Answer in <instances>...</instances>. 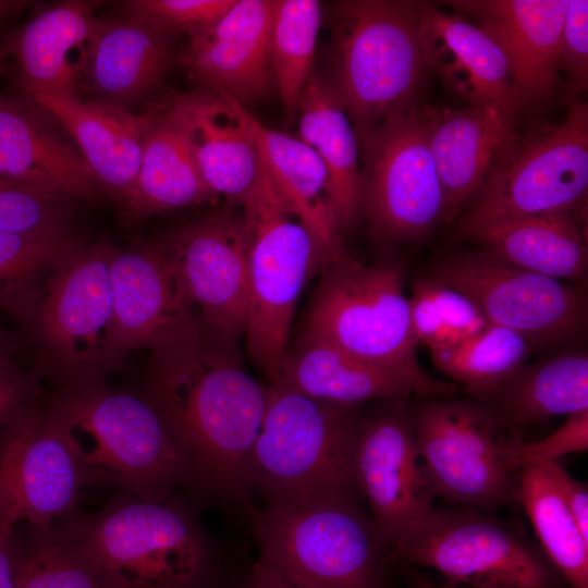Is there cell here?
Wrapping results in <instances>:
<instances>
[{
  "mask_svg": "<svg viewBox=\"0 0 588 588\" xmlns=\"http://www.w3.org/2000/svg\"><path fill=\"white\" fill-rule=\"evenodd\" d=\"M238 338L200 318L151 352L142 394L155 408L204 497L247 500L249 458L266 408V384L244 369Z\"/></svg>",
  "mask_w": 588,
  "mask_h": 588,
  "instance_id": "1",
  "label": "cell"
},
{
  "mask_svg": "<svg viewBox=\"0 0 588 588\" xmlns=\"http://www.w3.org/2000/svg\"><path fill=\"white\" fill-rule=\"evenodd\" d=\"M117 247L76 243L8 313L30 346L34 370L60 388L105 382L123 365L111 346L110 265Z\"/></svg>",
  "mask_w": 588,
  "mask_h": 588,
  "instance_id": "2",
  "label": "cell"
},
{
  "mask_svg": "<svg viewBox=\"0 0 588 588\" xmlns=\"http://www.w3.org/2000/svg\"><path fill=\"white\" fill-rule=\"evenodd\" d=\"M52 527L111 588H199L212 560L196 516L172 498L154 503L119 492Z\"/></svg>",
  "mask_w": 588,
  "mask_h": 588,
  "instance_id": "3",
  "label": "cell"
},
{
  "mask_svg": "<svg viewBox=\"0 0 588 588\" xmlns=\"http://www.w3.org/2000/svg\"><path fill=\"white\" fill-rule=\"evenodd\" d=\"M47 402L69 429L85 486L115 488L154 503L188 487L186 465L143 395L95 382L60 388Z\"/></svg>",
  "mask_w": 588,
  "mask_h": 588,
  "instance_id": "4",
  "label": "cell"
},
{
  "mask_svg": "<svg viewBox=\"0 0 588 588\" xmlns=\"http://www.w3.org/2000/svg\"><path fill=\"white\" fill-rule=\"evenodd\" d=\"M319 271L302 338L394 371L416 385L422 397L455 392V383L436 380L419 363L400 261L365 265L345 253Z\"/></svg>",
  "mask_w": 588,
  "mask_h": 588,
  "instance_id": "5",
  "label": "cell"
},
{
  "mask_svg": "<svg viewBox=\"0 0 588 588\" xmlns=\"http://www.w3.org/2000/svg\"><path fill=\"white\" fill-rule=\"evenodd\" d=\"M266 408L249 458V487L268 502L356 500L354 456L363 416L266 384Z\"/></svg>",
  "mask_w": 588,
  "mask_h": 588,
  "instance_id": "6",
  "label": "cell"
},
{
  "mask_svg": "<svg viewBox=\"0 0 588 588\" xmlns=\"http://www.w3.org/2000/svg\"><path fill=\"white\" fill-rule=\"evenodd\" d=\"M238 201L248 258L246 347L253 363L271 382L290 353L297 299L322 261L313 235L264 162L257 181Z\"/></svg>",
  "mask_w": 588,
  "mask_h": 588,
  "instance_id": "7",
  "label": "cell"
},
{
  "mask_svg": "<svg viewBox=\"0 0 588 588\" xmlns=\"http://www.w3.org/2000/svg\"><path fill=\"white\" fill-rule=\"evenodd\" d=\"M333 13V74L328 79L354 130L371 127L414 102L424 78L419 1H339Z\"/></svg>",
  "mask_w": 588,
  "mask_h": 588,
  "instance_id": "8",
  "label": "cell"
},
{
  "mask_svg": "<svg viewBox=\"0 0 588 588\" xmlns=\"http://www.w3.org/2000/svg\"><path fill=\"white\" fill-rule=\"evenodd\" d=\"M259 562L291 588H377L372 523L352 499L244 501Z\"/></svg>",
  "mask_w": 588,
  "mask_h": 588,
  "instance_id": "9",
  "label": "cell"
},
{
  "mask_svg": "<svg viewBox=\"0 0 588 588\" xmlns=\"http://www.w3.org/2000/svg\"><path fill=\"white\" fill-rule=\"evenodd\" d=\"M588 191V107L572 96L563 121L516 140L460 215L454 241L479 229L554 211L575 212Z\"/></svg>",
  "mask_w": 588,
  "mask_h": 588,
  "instance_id": "10",
  "label": "cell"
},
{
  "mask_svg": "<svg viewBox=\"0 0 588 588\" xmlns=\"http://www.w3.org/2000/svg\"><path fill=\"white\" fill-rule=\"evenodd\" d=\"M355 134L362 157L364 216L372 234L388 245L422 240L444 217L425 106L414 101Z\"/></svg>",
  "mask_w": 588,
  "mask_h": 588,
  "instance_id": "11",
  "label": "cell"
},
{
  "mask_svg": "<svg viewBox=\"0 0 588 588\" xmlns=\"http://www.w3.org/2000/svg\"><path fill=\"white\" fill-rule=\"evenodd\" d=\"M428 277L465 294L489 324L517 332L535 348L574 343L587 327L584 286L523 269L482 248L437 259Z\"/></svg>",
  "mask_w": 588,
  "mask_h": 588,
  "instance_id": "12",
  "label": "cell"
},
{
  "mask_svg": "<svg viewBox=\"0 0 588 588\" xmlns=\"http://www.w3.org/2000/svg\"><path fill=\"white\" fill-rule=\"evenodd\" d=\"M411 408L422 466L437 495L493 513L519 503L518 479L501 452V422L483 402L431 400Z\"/></svg>",
  "mask_w": 588,
  "mask_h": 588,
  "instance_id": "13",
  "label": "cell"
},
{
  "mask_svg": "<svg viewBox=\"0 0 588 588\" xmlns=\"http://www.w3.org/2000/svg\"><path fill=\"white\" fill-rule=\"evenodd\" d=\"M387 561L431 567L471 588H556L541 553L505 524L468 506L433 507Z\"/></svg>",
  "mask_w": 588,
  "mask_h": 588,
  "instance_id": "14",
  "label": "cell"
},
{
  "mask_svg": "<svg viewBox=\"0 0 588 588\" xmlns=\"http://www.w3.org/2000/svg\"><path fill=\"white\" fill-rule=\"evenodd\" d=\"M406 399H385L362 418L354 456L356 486L370 506L376 540L389 551L422 524L437 497Z\"/></svg>",
  "mask_w": 588,
  "mask_h": 588,
  "instance_id": "15",
  "label": "cell"
},
{
  "mask_svg": "<svg viewBox=\"0 0 588 588\" xmlns=\"http://www.w3.org/2000/svg\"><path fill=\"white\" fill-rule=\"evenodd\" d=\"M85 479L68 427L41 399L0 429V491L17 523L50 527L75 511Z\"/></svg>",
  "mask_w": 588,
  "mask_h": 588,
  "instance_id": "16",
  "label": "cell"
},
{
  "mask_svg": "<svg viewBox=\"0 0 588 588\" xmlns=\"http://www.w3.org/2000/svg\"><path fill=\"white\" fill-rule=\"evenodd\" d=\"M199 318L240 336L249 313L247 243L242 218L216 212L161 241Z\"/></svg>",
  "mask_w": 588,
  "mask_h": 588,
  "instance_id": "17",
  "label": "cell"
},
{
  "mask_svg": "<svg viewBox=\"0 0 588 588\" xmlns=\"http://www.w3.org/2000/svg\"><path fill=\"white\" fill-rule=\"evenodd\" d=\"M113 301L111 346L124 360L135 350L155 352L198 322L161 242L114 253L110 265Z\"/></svg>",
  "mask_w": 588,
  "mask_h": 588,
  "instance_id": "18",
  "label": "cell"
},
{
  "mask_svg": "<svg viewBox=\"0 0 588 588\" xmlns=\"http://www.w3.org/2000/svg\"><path fill=\"white\" fill-rule=\"evenodd\" d=\"M500 47L525 105L549 97L559 83V53L568 0L445 1Z\"/></svg>",
  "mask_w": 588,
  "mask_h": 588,
  "instance_id": "19",
  "label": "cell"
},
{
  "mask_svg": "<svg viewBox=\"0 0 588 588\" xmlns=\"http://www.w3.org/2000/svg\"><path fill=\"white\" fill-rule=\"evenodd\" d=\"M279 0H235L211 26L189 37L182 56L208 88L244 106L267 95L272 83L269 40Z\"/></svg>",
  "mask_w": 588,
  "mask_h": 588,
  "instance_id": "20",
  "label": "cell"
},
{
  "mask_svg": "<svg viewBox=\"0 0 588 588\" xmlns=\"http://www.w3.org/2000/svg\"><path fill=\"white\" fill-rule=\"evenodd\" d=\"M418 33L427 66L469 106H492L511 117L523 108L504 53L474 23L419 1Z\"/></svg>",
  "mask_w": 588,
  "mask_h": 588,
  "instance_id": "21",
  "label": "cell"
},
{
  "mask_svg": "<svg viewBox=\"0 0 588 588\" xmlns=\"http://www.w3.org/2000/svg\"><path fill=\"white\" fill-rule=\"evenodd\" d=\"M32 105L53 117L72 136L94 177L115 201L125 203L134 185L146 135L158 108L140 114L100 99L59 97L22 89Z\"/></svg>",
  "mask_w": 588,
  "mask_h": 588,
  "instance_id": "22",
  "label": "cell"
},
{
  "mask_svg": "<svg viewBox=\"0 0 588 588\" xmlns=\"http://www.w3.org/2000/svg\"><path fill=\"white\" fill-rule=\"evenodd\" d=\"M425 111L443 194V222H450L460 217L518 138L513 117L492 106L462 110L425 106Z\"/></svg>",
  "mask_w": 588,
  "mask_h": 588,
  "instance_id": "23",
  "label": "cell"
},
{
  "mask_svg": "<svg viewBox=\"0 0 588 588\" xmlns=\"http://www.w3.org/2000/svg\"><path fill=\"white\" fill-rule=\"evenodd\" d=\"M166 109L183 131L208 188L238 201L257 181L262 161L234 99L206 88L175 96Z\"/></svg>",
  "mask_w": 588,
  "mask_h": 588,
  "instance_id": "24",
  "label": "cell"
},
{
  "mask_svg": "<svg viewBox=\"0 0 588 588\" xmlns=\"http://www.w3.org/2000/svg\"><path fill=\"white\" fill-rule=\"evenodd\" d=\"M100 20L94 3L64 1L37 13L5 42L19 64L22 89L79 98Z\"/></svg>",
  "mask_w": 588,
  "mask_h": 588,
  "instance_id": "25",
  "label": "cell"
},
{
  "mask_svg": "<svg viewBox=\"0 0 588 588\" xmlns=\"http://www.w3.org/2000/svg\"><path fill=\"white\" fill-rule=\"evenodd\" d=\"M0 177L94 201L99 184L83 156L51 133L30 103L0 91Z\"/></svg>",
  "mask_w": 588,
  "mask_h": 588,
  "instance_id": "26",
  "label": "cell"
},
{
  "mask_svg": "<svg viewBox=\"0 0 588 588\" xmlns=\"http://www.w3.org/2000/svg\"><path fill=\"white\" fill-rule=\"evenodd\" d=\"M234 103L272 181L313 235L322 265L344 255L329 177L320 158L297 137L268 128L242 103L235 99Z\"/></svg>",
  "mask_w": 588,
  "mask_h": 588,
  "instance_id": "27",
  "label": "cell"
},
{
  "mask_svg": "<svg viewBox=\"0 0 588 588\" xmlns=\"http://www.w3.org/2000/svg\"><path fill=\"white\" fill-rule=\"evenodd\" d=\"M298 139L322 161L340 232L364 216V182L352 120L338 90L315 71L297 105Z\"/></svg>",
  "mask_w": 588,
  "mask_h": 588,
  "instance_id": "28",
  "label": "cell"
},
{
  "mask_svg": "<svg viewBox=\"0 0 588 588\" xmlns=\"http://www.w3.org/2000/svg\"><path fill=\"white\" fill-rule=\"evenodd\" d=\"M269 384L315 400L354 407L377 399L422 397L419 389L399 373L329 343L302 336Z\"/></svg>",
  "mask_w": 588,
  "mask_h": 588,
  "instance_id": "29",
  "label": "cell"
},
{
  "mask_svg": "<svg viewBox=\"0 0 588 588\" xmlns=\"http://www.w3.org/2000/svg\"><path fill=\"white\" fill-rule=\"evenodd\" d=\"M465 241L523 269L584 286L586 238L574 212L554 211L499 222Z\"/></svg>",
  "mask_w": 588,
  "mask_h": 588,
  "instance_id": "30",
  "label": "cell"
},
{
  "mask_svg": "<svg viewBox=\"0 0 588 588\" xmlns=\"http://www.w3.org/2000/svg\"><path fill=\"white\" fill-rule=\"evenodd\" d=\"M170 36L128 17L100 21L90 45L84 87L98 99L123 105L149 91L166 72Z\"/></svg>",
  "mask_w": 588,
  "mask_h": 588,
  "instance_id": "31",
  "label": "cell"
},
{
  "mask_svg": "<svg viewBox=\"0 0 588 588\" xmlns=\"http://www.w3.org/2000/svg\"><path fill=\"white\" fill-rule=\"evenodd\" d=\"M211 195L183 131L166 108H158L134 185L119 209L120 218L134 223L157 212L199 204Z\"/></svg>",
  "mask_w": 588,
  "mask_h": 588,
  "instance_id": "32",
  "label": "cell"
},
{
  "mask_svg": "<svg viewBox=\"0 0 588 588\" xmlns=\"http://www.w3.org/2000/svg\"><path fill=\"white\" fill-rule=\"evenodd\" d=\"M483 403L513 427L588 409V355L571 350L524 365Z\"/></svg>",
  "mask_w": 588,
  "mask_h": 588,
  "instance_id": "33",
  "label": "cell"
},
{
  "mask_svg": "<svg viewBox=\"0 0 588 588\" xmlns=\"http://www.w3.org/2000/svg\"><path fill=\"white\" fill-rule=\"evenodd\" d=\"M518 500L550 563L571 588H588L586 541L560 490L535 462L519 464Z\"/></svg>",
  "mask_w": 588,
  "mask_h": 588,
  "instance_id": "34",
  "label": "cell"
},
{
  "mask_svg": "<svg viewBox=\"0 0 588 588\" xmlns=\"http://www.w3.org/2000/svg\"><path fill=\"white\" fill-rule=\"evenodd\" d=\"M535 347L510 329L488 324L465 341L430 351L434 366L485 402L515 375Z\"/></svg>",
  "mask_w": 588,
  "mask_h": 588,
  "instance_id": "35",
  "label": "cell"
},
{
  "mask_svg": "<svg viewBox=\"0 0 588 588\" xmlns=\"http://www.w3.org/2000/svg\"><path fill=\"white\" fill-rule=\"evenodd\" d=\"M321 20L319 1L279 0L270 32L269 56L287 125L296 120L298 99L316 71Z\"/></svg>",
  "mask_w": 588,
  "mask_h": 588,
  "instance_id": "36",
  "label": "cell"
},
{
  "mask_svg": "<svg viewBox=\"0 0 588 588\" xmlns=\"http://www.w3.org/2000/svg\"><path fill=\"white\" fill-rule=\"evenodd\" d=\"M13 566L15 588H111L52 526L14 528Z\"/></svg>",
  "mask_w": 588,
  "mask_h": 588,
  "instance_id": "37",
  "label": "cell"
},
{
  "mask_svg": "<svg viewBox=\"0 0 588 588\" xmlns=\"http://www.w3.org/2000/svg\"><path fill=\"white\" fill-rule=\"evenodd\" d=\"M408 304L413 333L430 351L454 346L489 324L469 297L428 275L412 283Z\"/></svg>",
  "mask_w": 588,
  "mask_h": 588,
  "instance_id": "38",
  "label": "cell"
},
{
  "mask_svg": "<svg viewBox=\"0 0 588 588\" xmlns=\"http://www.w3.org/2000/svg\"><path fill=\"white\" fill-rule=\"evenodd\" d=\"M79 241L69 226L42 232H0V309L33 293L54 262Z\"/></svg>",
  "mask_w": 588,
  "mask_h": 588,
  "instance_id": "39",
  "label": "cell"
},
{
  "mask_svg": "<svg viewBox=\"0 0 588 588\" xmlns=\"http://www.w3.org/2000/svg\"><path fill=\"white\" fill-rule=\"evenodd\" d=\"M73 198L0 177V232H42L69 226Z\"/></svg>",
  "mask_w": 588,
  "mask_h": 588,
  "instance_id": "40",
  "label": "cell"
},
{
  "mask_svg": "<svg viewBox=\"0 0 588 588\" xmlns=\"http://www.w3.org/2000/svg\"><path fill=\"white\" fill-rule=\"evenodd\" d=\"M234 3L235 0H133L125 5L128 17L164 35L185 33L192 37L211 26Z\"/></svg>",
  "mask_w": 588,
  "mask_h": 588,
  "instance_id": "41",
  "label": "cell"
},
{
  "mask_svg": "<svg viewBox=\"0 0 588 588\" xmlns=\"http://www.w3.org/2000/svg\"><path fill=\"white\" fill-rule=\"evenodd\" d=\"M588 449V409L566 416L561 427L537 442H523L518 436L501 441L502 455L514 468L528 461H558L561 456Z\"/></svg>",
  "mask_w": 588,
  "mask_h": 588,
  "instance_id": "42",
  "label": "cell"
},
{
  "mask_svg": "<svg viewBox=\"0 0 588 588\" xmlns=\"http://www.w3.org/2000/svg\"><path fill=\"white\" fill-rule=\"evenodd\" d=\"M559 71L569 82L572 96L583 94L588 86V1L568 0L562 27Z\"/></svg>",
  "mask_w": 588,
  "mask_h": 588,
  "instance_id": "43",
  "label": "cell"
},
{
  "mask_svg": "<svg viewBox=\"0 0 588 588\" xmlns=\"http://www.w3.org/2000/svg\"><path fill=\"white\" fill-rule=\"evenodd\" d=\"M41 399L39 377L15 364L0 368V429L22 408Z\"/></svg>",
  "mask_w": 588,
  "mask_h": 588,
  "instance_id": "44",
  "label": "cell"
},
{
  "mask_svg": "<svg viewBox=\"0 0 588 588\" xmlns=\"http://www.w3.org/2000/svg\"><path fill=\"white\" fill-rule=\"evenodd\" d=\"M542 467L560 490L586 541H588V489L573 478L556 461H529Z\"/></svg>",
  "mask_w": 588,
  "mask_h": 588,
  "instance_id": "45",
  "label": "cell"
},
{
  "mask_svg": "<svg viewBox=\"0 0 588 588\" xmlns=\"http://www.w3.org/2000/svg\"><path fill=\"white\" fill-rule=\"evenodd\" d=\"M17 519L0 491V588H15L13 535Z\"/></svg>",
  "mask_w": 588,
  "mask_h": 588,
  "instance_id": "46",
  "label": "cell"
},
{
  "mask_svg": "<svg viewBox=\"0 0 588 588\" xmlns=\"http://www.w3.org/2000/svg\"><path fill=\"white\" fill-rule=\"evenodd\" d=\"M248 588H291L282 581L275 574L258 562L250 577Z\"/></svg>",
  "mask_w": 588,
  "mask_h": 588,
  "instance_id": "47",
  "label": "cell"
},
{
  "mask_svg": "<svg viewBox=\"0 0 588 588\" xmlns=\"http://www.w3.org/2000/svg\"><path fill=\"white\" fill-rule=\"evenodd\" d=\"M19 348V341L0 326V368L14 364Z\"/></svg>",
  "mask_w": 588,
  "mask_h": 588,
  "instance_id": "48",
  "label": "cell"
},
{
  "mask_svg": "<svg viewBox=\"0 0 588 588\" xmlns=\"http://www.w3.org/2000/svg\"><path fill=\"white\" fill-rule=\"evenodd\" d=\"M28 4V1L0 0V24L23 11Z\"/></svg>",
  "mask_w": 588,
  "mask_h": 588,
  "instance_id": "49",
  "label": "cell"
},
{
  "mask_svg": "<svg viewBox=\"0 0 588 588\" xmlns=\"http://www.w3.org/2000/svg\"><path fill=\"white\" fill-rule=\"evenodd\" d=\"M413 578L417 588H471L450 581L443 585H434L425 577L419 576L418 574H414Z\"/></svg>",
  "mask_w": 588,
  "mask_h": 588,
  "instance_id": "50",
  "label": "cell"
},
{
  "mask_svg": "<svg viewBox=\"0 0 588 588\" xmlns=\"http://www.w3.org/2000/svg\"><path fill=\"white\" fill-rule=\"evenodd\" d=\"M9 54L5 42L0 41V68L4 58Z\"/></svg>",
  "mask_w": 588,
  "mask_h": 588,
  "instance_id": "51",
  "label": "cell"
}]
</instances>
